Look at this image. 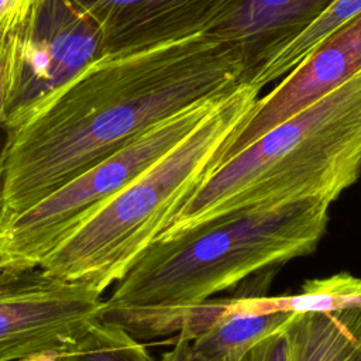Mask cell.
<instances>
[{
    "mask_svg": "<svg viewBox=\"0 0 361 361\" xmlns=\"http://www.w3.org/2000/svg\"><path fill=\"white\" fill-rule=\"evenodd\" d=\"M102 31L104 56L206 34L233 0H76Z\"/></svg>",
    "mask_w": 361,
    "mask_h": 361,
    "instance_id": "obj_9",
    "label": "cell"
},
{
    "mask_svg": "<svg viewBox=\"0 0 361 361\" xmlns=\"http://www.w3.org/2000/svg\"><path fill=\"white\" fill-rule=\"evenodd\" d=\"M259 93L248 83L228 92L185 140L78 224L39 268L99 293L118 282L220 165Z\"/></svg>",
    "mask_w": 361,
    "mask_h": 361,
    "instance_id": "obj_4",
    "label": "cell"
},
{
    "mask_svg": "<svg viewBox=\"0 0 361 361\" xmlns=\"http://www.w3.org/2000/svg\"><path fill=\"white\" fill-rule=\"evenodd\" d=\"M103 56L102 31L76 0H30L3 106L4 134Z\"/></svg>",
    "mask_w": 361,
    "mask_h": 361,
    "instance_id": "obj_6",
    "label": "cell"
},
{
    "mask_svg": "<svg viewBox=\"0 0 361 361\" xmlns=\"http://www.w3.org/2000/svg\"><path fill=\"white\" fill-rule=\"evenodd\" d=\"M361 303V279L341 272L324 279L307 281L299 293L286 296H240L234 313L329 312Z\"/></svg>",
    "mask_w": 361,
    "mask_h": 361,
    "instance_id": "obj_13",
    "label": "cell"
},
{
    "mask_svg": "<svg viewBox=\"0 0 361 361\" xmlns=\"http://www.w3.org/2000/svg\"><path fill=\"white\" fill-rule=\"evenodd\" d=\"M361 73V13L327 35L265 96L227 148L221 162L271 128Z\"/></svg>",
    "mask_w": 361,
    "mask_h": 361,
    "instance_id": "obj_8",
    "label": "cell"
},
{
    "mask_svg": "<svg viewBox=\"0 0 361 361\" xmlns=\"http://www.w3.org/2000/svg\"><path fill=\"white\" fill-rule=\"evenodd\" d=\"M361 13V0H334L331 6L296 39L262 65L248 85L261 92L265 86L288 75L327 35Z\"/></svg>",
    "mask_w": 361,
    "mask_h": 361,
    "instance_id": "obj_14",
    "label": "cell"
},
{
    "mask_svg": "<svg viewBox=\"0 0 361 361\" xmlns=\"http://www.w3.org/2000/svg\"><path fill=\"white\" fill-rule=\"evenodd\" d=\"M25 361H59L58 357H38L32 360H25Z\"/></svg>",
    "mask_w": 361,
    "mask_h": 361,
    "instance_id": "obj_19",
    "label": "cell"
},
{
    "mask_svg": "<svg viewBox=\"0 0 361 361\" xmlns=\"http://www.w3.org/2000/svg\"><path fill=\"white\" fill-rule=\"evenodd\" d=\"M235 361H289L288 340L283 329L257 341Z\"/></svg>",
    "mask_w": 361,
    "mask_h": 361,
    "instance_id": "obj_17",
    "label": "cell"
},
{
    "mask_svg": "<svg viewBox=\"0 0 361 361\" xmlns=\"http://www.w3.org/2000/svg\"><path fill=\"white\" fill-rule=\"evenodd\" d=\"M244 79L237 47L200 34L103 56L7 131L0 220L18 214L128 141Z\"/></svg>",
    "mask_w": 361,
    "mask_h": 361,
    "instance_id": "obj_1",
    "label": "cell"
},
{
    "mask_svg": "<svg viewBox=\"0 0 361 361\" xmlns=\"http://www.w3.org/2000/svg\"><path fill=\"white\" fill-rule=\"evenodd\" d=\"M28 1L30 0H20L13 8L0 16V154L4 141V137H1V134L4 135L1 127L3 106L10 85L18 34L28 8Z\"/></svg>",
    "mask_w": 361,
    "mask_h": 361,
    "instance_id": "obj_16",
    "label": "cell"
},
{
    "mask_svg": "<svg viewBox=\"0 0 361 361\" xmlns=\"http://www.w3.org/2000/svg\"><path fill=\"white\" fill-rule=\"evenodd\" d=\"M20 0H0V16L7 13L10 8H13Z\"/></svg>",
    "mask_w": 361,
    "mask_h": 361,
    "instance_id": "obj_18",
    "label": "cell"
},
{
    "mask_svg": "<svg viewBox=\"0 0 361 361\" xmlns=\"http://www.w3.org/2000/svg\"><path fill=\"white\" fill-rule=\"evenodd\" d=\"M59 361H154L144 344L117 324L102 319L87 327Z\"/></svg>",
    "mask_w": 361,
    "mask_h": 361,
    "instance_id": "obj_15",
    "label": "cell"
},
{
    "mask_svg": "<svg viewBox=\"0 0 361 361\" xmlns=\"http://www.w3.org/2000/svg\"><path fill=\"white\" fill-rule=\"evenodd\" d=\"M292 313H230L200 336L180 341L162 361H235L251 345L282 329Z\"/></svg>",
    "mask_w": 361,
    "mask_h": 361,
    "instance_id": "obj_12",
    "label": "cell"
},
{
    "mask_svg": "<svg viewBox=\"0 0 361 361\" xmlns=\"http://www.w3.org/2000/svg\"><path fill=\"white\" fill-rule=\"evenodd\" d=\"M334 0H233L206 32L237 47L244 83L274 55L302 35Z\"/></svg>",
    "mask_w": 361,
    "mask_h": 361,
    "instance_id": "obj_10",
    "label": "cell"
},
{
    "mask_svg": "<svg viewBox=\"0 0 361 361\" xmlns=\"http://www.w3.org/2000/svg\"><path fill=\"white\" fill-rule=\"evenodd\" d=\"M3 269H4V265H3V264H1V262H0V272H1V271H3Z\"/></svg>",
    "mask_w": 361,
    "mask_h": 361,
    "instance_id": "obj_20",
    "label": "cell"
},
{
    "mask_svg": "<svg viewBox=\"0 0 361 361\" xmlns=\"http://www.w3.org/2000/svg\"><path fill=\"white\" fill-rule=\"evenodd\" d=\"M102 293L37 268L0 272V361L59 357L100 320Z\"/></svg>",
    "mask_w": 361,
    "mask_h": 361,
    "instance_id": "obj_7",
    "label": "cell"
},
{
    "mask_svg": "<svg viewBox=\"0 0 361 361\" xmlns=\"http://www.w3.org/2000/svg\"><path fill=\"white\" fill-rule=\"evenodd\" d=\"M330 204L300 199L238 209L158 240L116 282L100 319L138 340L157 317L313 252L324 235Z\"/></svg>",
    "mask_w": 361,
    "mask_h": 361,
    "instance_id": "obj_2",
    "label": "cell"
},
{
    "mask_svg": "<svg viewBox=\"0 0 361 361\" xmlns=\"http://www.w3.org/2000/svg\"><path fill=\"white\" fill-rule=\"evenodd\" d=\"M282 329L289 361H361V303L292 313Z\"/></svg>",
    "mask_w": 361,
    "mask_h": 361,
    "instance_id": "obj_11",
    "label": "cell"
},
{
    "mask_svg": "<svg viewBox=\"0 0 361 361\" xmlns=\"http://www.w3.org/2000/svg\"><path fill=\"white\" fill-rule=\"evenodd\" d=\"M227 93L155 124L27 210L0 220V262L4 268L39 267L78 224L199 127Z\"/></svg>",
    "mask_w": 361,
    "mask_h": 361,
    "instance_id": "obj_5",
    "label": "cell"
},
{
    "mask_svg": "<svg viewBox=\"0 0 361 361\" xmlns=\"http://www.w3.org/2000/svg\"><path fill=\"white\" fill-rule=\"evenodd\" d=\"M360 176L361 73L219 165L158 240L238 209L300 199L333 203Z\"/></svg>",
    "mask_w": 361,
    "mask_h": 361,
    "instance_id": "obj_3",
    "label": "cell"
}]
</instances>
